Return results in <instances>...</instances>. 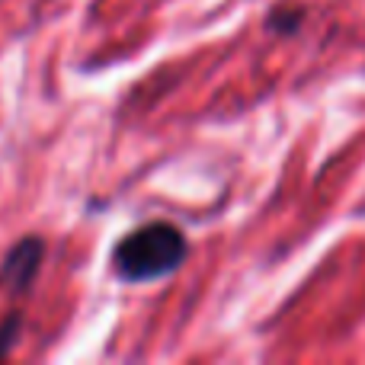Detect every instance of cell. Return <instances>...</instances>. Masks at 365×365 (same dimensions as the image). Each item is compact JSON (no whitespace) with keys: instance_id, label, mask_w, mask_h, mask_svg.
I'll return each instance as SVG.
<instances>
[{"instance_id":"3","label":"cell","mask_w":365,"mask_h":365,"mask_svg":"<svg viewBox=\"0 0 365 365\" xmlns=\"http://www.w3.org/2000/svg\"><path fill=\"white\" fill-rule=\"evenodd\" d=\"M304 23V10L302 6H272L266 16V29L276 36H295Z\"/></svg>"},{"instance_id":"2","label":"cell","mask_w":365,"mask_h":365,"mask_svg":"<svg viewBox=\"0 0 365 365\" xmlns=\"http://www.w3.org/2000/svg\"><path fill=\"white\" fill-rule=\"evenodd\" d=\"M45 259V240L38 234L16 240V244L6 250L4 263H0V289L10 292V295H26L36 282L38 269H42Z\"/></svg>"},{"instance_id":"4","label":"cell","mask_w":365,"mask_h":365,"mask_svg":"<svg viewBox=\"0 0 365 365\" xmlns=\"http://www.w3.org/2000/svg\"><path fill=\"white\" fill-rule=\"evenodd\" d=\"M19 327H23V317L19 314H10L0 321V359H6L13 349V343L19 340Z\"/></svg>"},{"instance_id":"1","label":"cell","mask_w":365,"mask_h":365,"mask_svg":"<svg viewBox=\"0 0 365 365\" xmlns=\"http://www.w3.org/2000/svg\"><path fill=\"white\" fill-rule=\"evenodd\" d=\"M189 257V240L170 221H151L113 247V272L128 285H145V282H160V279L173 276Z\"/></svg>"}]
</instances>
